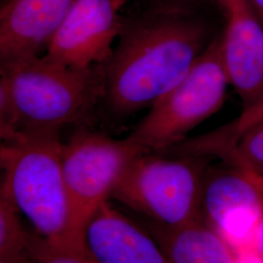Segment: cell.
Returning a JSON list of instances; mask_svg holds the SVG:
<instances>
[{"label": "cell", "instance_id": "1", "mask_svg": "<svg viewBox=\"0 0 263 263\" xmlns=\"http://www.w3.org/2000/svg\"><path fill=\"white\" fill-rule=\"evenodd\" d=\"M214 38L184 10L151 8L123 23L104 65L103 104L118 117L153 104L187 74Z\"/></svg>", "mask_w": 263, "mask_h": 263}, {"label": "cell", "instance_id": "2", "mask_svg": "<svg viewBox=\"0 0 263 263\" xmlns=\"http://www.w3.org/2000/svg\"><path fill=\"white\" fill-rule=\"evenodd\" d=\"M0 93L14 110L18 131L58 133L91 121L104 97V65L64 66L43 56L0 66Z\"/></svg>", "mask_w": 263, "mask_h": 263}, {"label": "cell", "instance_id": "3", "mask_svg": "<svg viewBox=\"0 0 263 263\" xmlns=\"http://www.w3.org/2000/svg\"><path fill=\"white\" fill-rule=\"evenodd\" d=\"M58 133H22L1 144L5 194L25 216L33 232L51 244L76 247L70 226V204Z\"/></svg>", "mask_w": 263, "mask_h": 263}, {"label": "cell", "instance_id": "4", "mask_svg": "<svg viewBox=\"0 0 263 263\" xmlns=\"http://www.w3.org/2000/svg\"><path fill=\"white\" fill-rule=\"evenodd\" d=\"M207 160L142 153L128 166L112 198L144 219L167 227L204 219L202 198Z\"/></svg>", "mask_w": 263, "mask_h": 263}, {"label": "cell", "instance_id": "5", "mask_svg": "<svg viewBox=\"0 0 263 263\" xmlns=\"http://www.w3.org/2000/svg\"><path fill=\"white\" fill-rule=\"evenodd\" d=\"M228 86L219 37L214 38L187 74L151 106L127 138L143 152L168 149L221 108Z\"/></svg>", "mask_w": 263, "mask_h": 263}, {"label": "cell", "instance_id": "6", "mask_svg": "<svg viewBox=\"0 0 263 263\" xmlns=\"http://www.w3.org/2000/svg\"><path fill=\"white\" fill-rule=\"evenodd\" d=\"M145 153L128 138L112 139L82 127L63 143L62 163L70 204L73 243L86 249L90 221L107 204L132 161Z\"/></svg>", "mask_w": 263, "mask_h": 263}, {"label": "cell", "instance_id": "7", "mask_svg": "<svg viewBox=\"0 0 263 263\" xmlns=\"http://www.w3.org/2000/svg\"><path fill=\"white\" fill-rule=\"evenodd\" d=\"M203 218L235 252L254 248L263 216V175L224 163L208 167Z\"/></svg>", "mask_w": 263, "mask_h": 263}, {"label": "cell", "instance_id": "8", "mask_svg": "<svg viewBox=\"0 0 263 263\" xmlns=\"http://www.w3.org/2000/svg\"><path fill=\"white\" fill-rule=\"evenodd\" d=\"M123 4L124 0H76L43 56L74 68L104 65L122 29Z\"/></svg>", "mask_w": 263, "mask_h": 263}, {"label": "cell", "instance_id": "9", "mask_svg": "<svg viewBox=\"0 0 263 263\" xmlns=\"http://www.w3.org/2000/svg\"><path fill=\"white\" fill-rule=\"evenodd\" d=\"M226 14L220 54L243 108L263 97V24L249 0H219Z\"/></svg>", "mask_w": 263, "mask_h": 263}, {"label": "cell", "instance_id": "10", "mask_svg": "<svg viewBox=\"0 0 263 263\" xmlns=\"http://www.w3.org/2000/svg\"><path fill=\"white\" fill-rule=\"evenodd\" d=\"M76 0H5L0 10V66L46 51Z\"/></svg>", "mask_w": 263, "mask_h": 263}, {"label": "cell", "instance_id": "11", "mask_svg": "<svg viewBox=\"0 0 263 263\" xmlns=\"http://www.w3.org/2000/svg\"><path fill=\"white\" fill-rule=\"evenodd\" d=\"M85 246L99 263H175L141 223L109 202L90 221Z\"/></svg>", "mask_w": 263, "mask_h": 263}, {"label": "cell", "instance_id": "12", "mask_svg": "<svg viewBox=\"0 0 263 263\" xmlns=\"http://www.w3.org/2000/svg\"><path fill=\"white\" fill-rule=\"evenodd\" d=\"M143 226L175 263H234L236 252L204 219L167 227L142 218Z\"/></svg>", "mask_w": 263, "mask_h": 263}, {"label": "cell", "instance_id": "13", "mask_svg": "<svg viewBox=\"0 0 263 263\" xmlns=\"http://www.w3.org/2000/svg\"><path fill=\"white\" fill-rule=\"evenodd\" d=\"M260 122H263V97L243 108L234 120L197 138L184 140L173 146L171 152L178 156L215 157L218 152L232 145L245 132Z\"/></svg>", "mask_w": 263, "mask_h": 263}, {"label": "cell", "instance_id": "14", "mask_svg": "<svg viewBox=\"0 0 263 263\" xmlns=\"http://www.w3.org/2000/svg\"><path fill=\"white\" fill-rule=\"evenodd\" d=\"M21 214L5 194L0 193V258L28 256L29 232L21 221Z\"/></svg>", "mask_w": 263, "mask_h": 263}, {"label": "cell", "instance_id": "15", "mask_svg": "<svg viewBox=\"0 0 263 263\" xmlns=\"http://www.w3.org/2000/svg\"><path fill=\"white\" fill-rule=\"evenodd\" d=\"M215 157L263 175V122L245 132L232 145Z\"/></svg>", "mask_w": 263, "mask_h": 263}, {"label": "cell", "instance_id": "16", "mask_svg": "<svg viewBox=\"0 0 263 263\" xmlns=\"http://www.w3.org/2000/svg\"><path fill=\"white\" fill-rule=\"evenodd\" d=\"M29 253L33 263H99L87 249L77 250L51 244L36 233L29 232Z\"/></svg>", "mask_w": 263, "mask_h": 263}, {"label": "cell", "instance_id": "17", "mask_svg": "<svg viewBox=\"0 0 263 263\" xmlns=\"http://www.w3.org/2000/svg\"><path fill=\"white\" fill-rule=\"evenodd\" d=\"M152 6L151 8L160 9L184 10L187 11L191 6L209 1L219 0H149Z\"/></svg>", "mask_w": 263, "mask_h": 263}, {"label": "cell", "instance_id": "18", "mask_svg": "<svg viewBox=\"0 0 263 263\" xmlns=\"http://www.w3.org/2000/svg\"><path fill=\"white\" fill-rule=\"evenodd\" d=\"M234 263H263V254L255 249H247L236 252Z\"/></svg>", "mask_w": 263, "mask_h": 263}, {"label": "cell", "instance_id": "19", "mask_svg": "<svg viewBox=\"0 0 263 263\" xmlns=\"http://www.w3.org/2000/svg\"><path fill=\"white\" fill-rule=\"evenodd\" d=\"M254 249H255L257 252L263 254V216L260 220V223L258 226L255 240H254Z\"/></svg>", "mask_w": 263, "mask_h": 263}, {"label": "cell", "instance_id": "20", "mask_svg": "<svg viewBox=\"0 0 263 263\" xmlns=\"http://www.w3.org/2000/svg\"><path fill=\"white\" fill-rule=\"evenodd\" d=\"M249 2L251 3L254 12L263 24V0H249Z\"/></svg>", "mask_w": 263, "mask_h": 263}, {"label": "cell", "instance_id": "21", "mask_svg": "<svg viewBox=\"0 0 263 263\" xmlns=\"http://www.w3.org/2000/svg\"><path fill=\"white\" fill-rule=\"evenodd\" d=\"M0 263H33L31 255L21 258H0Z\"/></svg>", "mask_w": 263, "mask_h": 263}]
</instances>
